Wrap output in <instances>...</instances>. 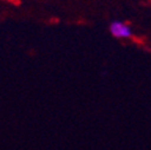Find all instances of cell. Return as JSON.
<instances>
[{"label": "cell", "mask_w": 151, "mask_h": 150, "mask_svg": "<svg viewBox=\"0 0 151 150\" xmlns=\"http://www.w3.org/2000/svg\"><path fill=\"white\" fill-rule=\"evenodd\" d=\"M10 3H12L13 5H21V0H9Z\"/></svg>", "instance_id": "obj_2"}, {"label": "cell", "mask_w": 151, "mask_h": 150, "mask_svg": "<svg viewBox=\"0 0 151 150\" xmlns=\"http://www.w3.org/2000/svg\"><path fill=\"white\" fill-rule=\"evenodd\" d=\"M109 30H110L111 35L114 37H118V39H125V37H129L132 35L131 29L126 24H124L119 21L113 22L109 27Z\"/></svg>", "instance_id": "obj_1"}]
</instances>
